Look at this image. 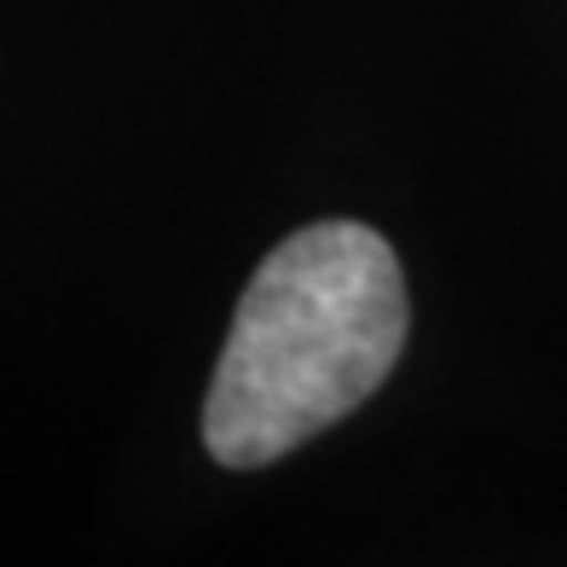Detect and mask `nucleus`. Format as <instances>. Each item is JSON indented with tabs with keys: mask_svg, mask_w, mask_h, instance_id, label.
<instances>
[{
	"mask_svg": "<svg viewBox=\"0 0 567 567\" xmlns=\"http://www.w3.org/2000/svg\"><path fill=\"white\" fill-rule=\"evenodd\" d=\"M405 348V278L359 220L284 238L238 301L203 405L226 470H261L365 405Z\"/></svg>",
	"mask_w": 567,
	"mask_h": 567,
	"instance_id": "1",
	"label": "nucleus"
}]
</instances>
